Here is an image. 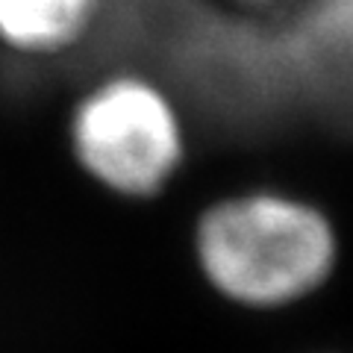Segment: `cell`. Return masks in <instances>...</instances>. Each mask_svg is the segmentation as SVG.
<instances>
[{
    "label": "cell",
    "instance_id": "cell-1",
    "mask_svg": "<svg viewBox=\"0 0 353 353\" xmlns=\"http://www.w3.org/2000/svg\"><path fill=\"white\" fill-rule=\"evenodd\" d=\"M194 256L227 301L274 309L324 285L339 241L318 206L292 194L245 192L206 209L194 227Z\"/></svg>",
    "mask_w": 353,
    "mask_h": 353
},
{
    "label": "cell",
    "instance_id": "cell-2",
    "mask_svg": "<svg viewBox=\"0 0 353 353\" xmlns=\"http://www.w3.org/2000/svg\"><path fill=\"white\" fill-rule=\"evenodd\" d=\"M71 150L97 185L150 197L171 183L185 157L180 112L162 85L139 71H109L71 115Z\"/></svg>",
    "mask_w": 353,
    "mask_h": 353
},
{
    "label": "cell",
    "instance_id": "cell-3",
    "mask_svg": "<svg viewBox=\"0 0 353 353\" xmlns=\"http://www.w3.org/2000/svg\"><path fill=\"white\" fill-rule=\"evenodd\" d=\"M101 0H0V44L18 53H77Z\"/></svg>",
    "mask_w": 353,
    "mask_h": 353
}]
</instances>
